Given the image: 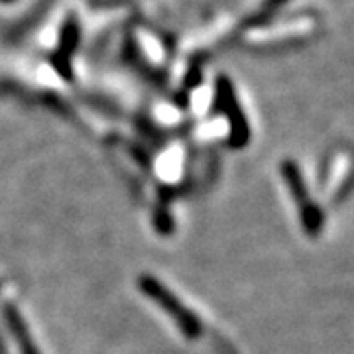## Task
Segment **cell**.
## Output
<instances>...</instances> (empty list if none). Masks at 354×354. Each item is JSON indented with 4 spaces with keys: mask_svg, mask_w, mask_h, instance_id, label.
Instances as JSON below:
<instances>
[{
    "mask_svg": "<svg viewBox=\"0 0 354 354\" xmlns=\"http://www.w3.org/2000/svg\"><path fill=\"white\" fill-rule=\"evenodd\" d=\"M138 288L152 299L153 304L160 305L165 313L176 321L179 330H181L187 339L195 341V339L201 337V321L195 317L193 311H189L185 305L181 304L176 295L165 288L162 281H158V279L152 278V276H142V278H138Z\"/></svg>",
    "mask_w": 354,
    "mask_h": 354,
    "instance_id": "obj_1",
    "label": "cell"
},
{
    "mask_svg": "<svg viewBox=\"0 0 354 354\" xmlns=\"http://www.w3.org/2000/svg\"><path fill=\"white\" fill-rule=\"evenodd\" d=\"M279 171H281L283 181L290 187L291 199L297 205L304 230L311 239H317L321 234V230H323V225H325V215H323L321 207L315 201H311L307 183H305L304 176H301V169L297 167V164L293 160H286L279 165Z\"/></svg>",
    "mask_w": 354,
    "mask_h": 354,
    "instance_id": "obj_2",
    "label": "cell"
},
{
    "mask_svg": "<svg viewBox=\"0 0 354 354\" xmlns=\"http://www.w3.org/2000/svg\"><path fill=\"white\" fill-rule=\"evenodd\" d=\"M216 99H218V104L223 106V111L228 118L230 146L232 148H244L250 140V128H248L246 116H244L241 104H239V99L234 97V88H232L227 77H218V81H216Z\"/></svg>",
    "mask_w": 354,
    "mask_h": 354,
    "instance_id": "obj_3",
    "label": "cell"
},
{
    "mask_svg": "<svg viewBox=\"0 0 354 354\" xmlns=\"http://www.w3.org/2000/svg\"><path fill=\"white\" fill-rule=\"evenodd\" d=\"M4 317H6V323H8L10 333H12L14 341L20 346V354H39V351L36 348V342L32 339V335H30V330L26 327L24 319L18 313V309L8 305L4 309Z\"/></svg>",
    "mask_w": 354,
    "mask_h": 354,
    "instance_id": "obj_4",
    "label": "cell"
}]
</instances>
